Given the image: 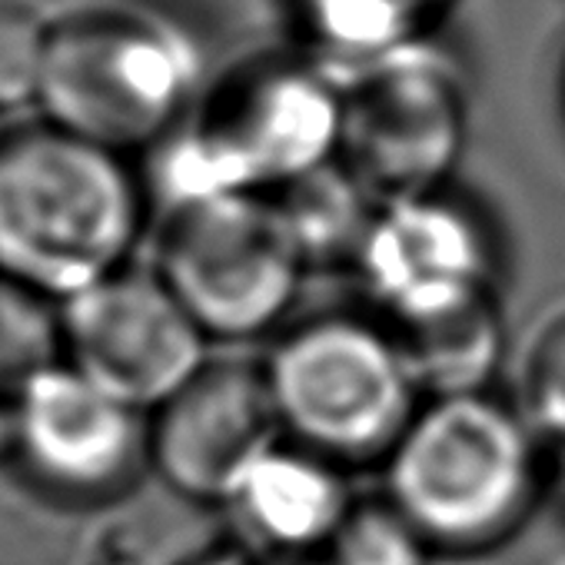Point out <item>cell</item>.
I'll use <instances>...</instances> for the list:
<instances>
[{"instance_id":"23","label":"cell","mask_w":565,"mask_h":565,"mask_svg":"<svg viewBox=\"0 0 565 565\" xmlns=\"http://www.w3.org/2000/svg\"><path fill=\"white\" fill-rule=\"evenodd\" d=\"M8 140V130H4V114H0V143Z\"/></svg>"},{"instance_id":"8","label":"cell","mask_w":565,"mask_h":565,"mask_svg":"<svg viewBox=\"0 0 565 565\" xmlns=\"http://www.w3.org/2000/svg\"><path fill=\"white\" fill-rule=\"evenodd\" d=\"M353 269L390 327L499 294L495 233L486 213L452 186L380 203Z\"/></svg>"},{"instance_id":"9","label":"cell","mask_w":565,"mask_h":565,"mask_svg":"<svg viewBox=\"0 0 565 565\" xmlns=\"http://www.w3.org/2000/svg\"><path fill=\"white\" fill-rule=\"evenodd\" d=\"M61 330L64 363L147 416L213 360L210 337L157 269L124 266L71 297Z\"/></svg>"},{"instance_id":"11","label":"cell","mask_w":565,"mask_h":565,"mask_svg":"<svg viewBox=\"0 0 565 565\" xmlns=\"http://www.w3.org/2000/svg\"><path fill=\"white\" fill-rule=\"evenodd\" d=\"M279 439L263 363L210 360L150 413V469L190 502L226 505L236 482Z\"/></svg>"},{"instance_id":"12","label":"cell","mask_w":565,"mask_h":565,"mask_svg":"<svg viewBox=\"0 0 565 565\" xmlns=\"http://www.w3.org/2000/svg\"><path fill=\"white\" fill-rule=\"evenodd\" d=\"M347 472L282 436L249 466L223 509L273 555H323L356 505Z\"/></svg>"},{"instance_id":"10","label":"cell","mask_w":565,"mask_h":565,"mask_svg":"<svg viewBox=\"0 0 565 565\" xmlns=\"http://www.w3.org/2000/svg\"><path fill=\"white\" fill-rule=\"evenodd\" d=\"M11 456L54 499L107 502L150 469V416L57 363L11 403Z\"/></svg>"},{"instance_id":"1","label":"cell","mask_w":565,"mask_h":565,"mask_svg":"<svg viewBox=\"0 0 565 565\" xmlns=\"http://www.w3.org/2000/svg\"><path fill=\"white\" fill-rule=\"evenodd\" d=\"M150 190L130 157L51 120L0 143V279L67 303L130 266Z\"/></svg>"},{"instance_id":"22","label":"cell","mask_w":565,"mask_h":565,"mask_svg":"<svg viewBox=\"0 0 565 565\" xmlns=\"http://www.w3.org/2000/svg\"><path fill=\"white\" fill-rule=\"evenodd\" d=\"M0 449L11 452V406H0Z\"/></svg>"},{"instance_id":"6","label":"cell","mask_w":565,"mask_h":565,"mask_svg":"<svg viewBox=\"0 0 565 565\" xmlns=\"http://www.w3.org/2000/svg\"><path fill=\"white\" fill-rule=\"evenodd\" d=\"M153 259L210 343L279 330L310 269L269 193H223L163 210Z\"/></svg>"},{"instance_id":"20","label":"cell","mask_w":565,"mask_h":565,"mask_svg":"<svg viewBox=\"0 0 565 565\" xmlns=\"http://www.w3.org/2000/svg\"><path fill=\"white\" fill-rule=\"evenodd\" d=\"M545 466H548V479L555 482L558 495L565 499V443L545 446Z\"/></svg>"},{"instance_id":"14","label":"cell","mask_w":565,"mask_h":565,"mask_svg":"<svg viewBox=\"0 0 565 565\" xmlns=\"http://www.w3.org/2000/svg\"><path fill=\"white\" fill-rule=\"evenodd\" d=\"M452 0H294L310 57L347 77L429 38Z\"/></svg>"},{"instance_id":"13","label":"cell","mask_w":565,"mask_h":565,"mask_svg":"<svg viewBox=\"0 0 565 565\" xmlns=\"http://www.w3.org/2000/svg\"><path fill=\"white\" fill-rule=\"evenodd\" d=\"M393 333L423 403L492 393L509 347L499 294L419 323L393 327Z\"/></svg>"},{"instance_id":"19","label":"cell","mask_w":565,"mask_h":565,"mask_svg":"<svg viewBox=\"0 0 565 565\" xmlns=\"http://www.w3.org/2000/svg\"><path fill=\"white\" fill-rule=\"evenodd\" d=\"M51 28L28 0H0V114L38 104Z\"/></svg>"},{"instance_id":"4","label":"cell","mask_w":565,"mask_h":565,"mask_svg":"<svg viewBox=\"0 0 565 565\" xmlns=\"http://www.w3.org/2000/svg\"><path fill=\"white\" fill-rule=\"evenodd\" d=\"M203 51L173 18L90 4L51 28L44 120L124 157L153 150L200 104Z\"/></svg>"},{"instance_id":"21","label":"cell","mask_w":565,"mask_h":565,"mask_svg":"<svg viewBox=\"0 0 565 565\" xmlns=\"http://www.w3.org/2000/svg\"><path fill=\"white\" fill-rule=\"evenodd\" d=\"M263 565H333L327 555H273Z\"/></svg>"},{"instance_id":"18","label":"cell","mask_w":565,"mask_h":565,"mask_svg":"<svg viewBox=\"0 0 565 565\" xmlns=\"http://www.w3.org/2000/svg\"><path fill=\"white\" fill-rule=\"evenodd\" d=\"M519 409L542 446L565 443V307L548 313L532 333L519 376Z\"/></svg>"},{"instance_id":"16","label":"cell","mask_w":565,"mask_h":565,"mask_svg":"<svg viewBox=\"0 0 565 565\" xmlns=\"http://www.w3.org/2000/svg\"><path fill=\"white\" fill-rule=\"evenodd\" d=\"M64 363L61 303L0 279V406Z\"/></svg>"},{"instance_id":"17","label":"cell","mask_w":565,"mask_h":565,"mask_svg":"<svg viewBox=\"0 0 565 565\" xmlns=\"http://www.w3.org/2000/svg\"><path fill=\"white\" fill-rule=\"evenodd\" d=\"M323 555L333 565H429L436 552L390 499H370L353 505Z\"/></svg>"},{"instance_id":"7","label":"cell","mask_w":565,"mask_h":565,"mask_svg":"<svg viewBox=\"0 0 565 565\" xmlns=\"http://www.w3.org/2000/svg\"><path fill=\"white\" fill-rule=\"evenodd\" d=\"M340 84V160L376 203L452 186L469 140V87L446 51L426 38Z\"/></svg>"},{"instance_id":"15","label":"cell","mask_w":565,"mask_h":565,"mask_svg":"<svg viewBox=\"0 0 565 565\" xmlns=\"http://www.w3.org/2000/svg\"><path fill=\"white\" fill-rule=\"evenodd\" d=\"M269 196L276 200L282 220H287L310 266L320 263L353 266L360 243L380 206L373 193L347 170L343 160H333Z\"/></svg>"},{"instance_id":"5","label":"cell","mask_w":565,"mask_h":565,"mask_svg":"<svg viewBox=\"0 0 565 565\" xmlns=\"http://www.w3.org/2000/svg\"><path fill=\"white\" fill-rule=\"evenodd\" d=\"M282 436L343 469L386 462L423 396L386 320L320 313L263 360Z\"/></svg>"},{"instance_id":"2","label":"cell","mask_w":565,"mask_h":565,"mask_svg":"<svg viewBox=\"0 0 565 565\" xmlns=\"http://www.w3.org/2000/svg\"><path fill=\"white\" fill-rule=\"evenodd\" d=\"M340 143L343 84L333 71L310 54L253 57L150 150L147 190L163 210L223 193H276L340 160Z\"/></svg>"},{"instance_id":"3","label":"cell","mask_w":565,"mask_h":565,"mask_svg":"<svg viewBox=\"0 0 565 565\" xmlns=\"http://www.w3.org/2000/svg\"><path fill=\"white\" fill-rule=\"evenodd\" d=\"M383 469L386 499L436 555L499 548L548 486L539 433L495 393L426 399Z\"/></svg>"}]
</instances>
